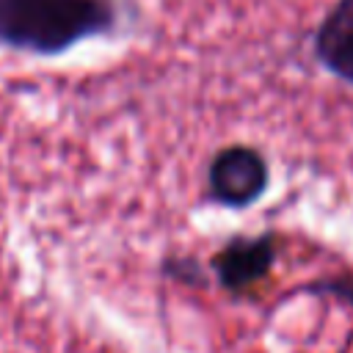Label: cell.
I'll return each instance as SVG.
<instances>
[{"instance_id":"obj_4","label":"cell","mask_w":353,"mask_h":353,"mask_svg":"<svg viewBox=\"0 0 353 353\" xmlns=\"http://www.w3.org/2000/svg\"><path fill=\"white\" fill-rule=\"evenodd\" d=\"M314 52L325 69L353 85V0H336L314 33Z\"/></svg>"},{"instance_id":"obj_2","label":"cell","mask_w":353,"mask_h":353,"mask_svg":"<svg viewBox=\"0 0 353 353\" xmlns=\"http://www.w3.org/2000/svg\"><path fill=\"white\" fill-rule=\"evenodd\" d=\"M207 185L212 199L223 207H248L265 193V157L251 146H226L212 157Z\"/></svg>"},{"instance_id":"obj_3","label":"cell","mask_w":353,"mask_h":353,"mask_svg":"<svg viewBox=\"0 0 353 353\" xmlns=\"http://www.w3.org/2000/svg\"><path fill=\"white\" fill-rule=\"evenodd\" d=\"M276 259V237L273 234H256V237H237L226 248H221L212 256V268L218 281L240 292L256 281H262Z\"/></svg>"},{"instance_id":"obj_1","label":"cell","mask_w":353,"mask_h":353,"mask_svg":"<svg viewBox=\"0 0 353 353\" xmlns=\"http://www.w3.org/2000/svg\"><path fill=\"white\" fill-rule=\"evenodd\" d=\"M121 0H0V47L30 55H61L110 33Z\"/></svg>"}]
</instances>
